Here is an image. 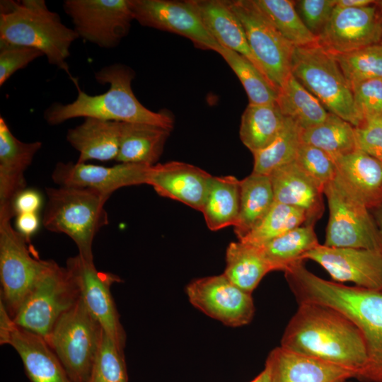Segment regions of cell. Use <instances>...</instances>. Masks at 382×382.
<instances>
[{
	"instance_id": "cell-1",
	"label": "cell",
	"mask_w": 382,
	"mask_h": 382,
	"mask_svg": "<svg viewBox=\"0 0 382 382\" xmlns=\"http://www.w3.org/2000/svg\"><path fill=\"white\" fill-rule=\"evenodd\" d=\"M280 346L352 369L356 376L366 360L365 342L357 326L340 311L313 303H299Z\"/></svg>"
},
{
	"instance_id": "cell-2",
	"label": "cell",
	"mask_w": 382,
	"mask_h": 382,
	"mask_svg": "<svg viewBox=\"0 0 382 382\" xmlns=\"http://www.w3.org/2000/svg\"><path fill=\"white\" fill-rule=\"evenodd\" d=\"M132 69L122 64L105 66L95 73L100 84H109L108 90L91 96L76 86L78 95L70 103H54L44 112V118L51 125H57L76 117H94L120 122L146 123L172 130L173 120L163 111L146 108L135 96L132 81Z\"/></svg>"
},
{
	"instance_id": "cell-3",
	"label": "cell",
	"mask_w": 382,
	"mask_h": 382,
	"mask_svg": "<svg viewBox=\"0 0 382 382\" xmlns=\"http://www.w3.org/2000/svg\"><path fill=\"white\" fill-rule=\"evenodd\" d=\"M79 36L52 11L45 0H1L0 42L41 51L50 64L62 69L78 85L66 62Z\"/></svg>"
},
{
	"instance_id": "cell-4",
	"label": "cell",
	"mask_w": 382,
	"mask_h": 382,
	"mask_svg": "<svg viewBox=\"0 0 382 382\" xmlns=\"http://www.w3.org/2000/svg\"><path fill=\"white\" fill-rule=\"evenodd\" d=\"M42 224L52 232L64 233L75 243L79 255L93 261V243L108 224L105 205L110 195L71 187L46 188Z\"/></svg>"
},
{
	"instance_id": "cell-5",
	"label": "cell",
	"mask_w": 382,
	"mask_h": 382,
	"mask_svg": "<svg viewBox=\"0 0 382 382\" xmlns=\"http://www.w3.org/2000/svg\"><path fill=\"white\" fill-rule=\"evenodd\" d=\"M316 301L347 316L361 331L366 360L355 378L362 382H382V290L324 281Z\"/></svg>"
},
{
	"instance_id": "cell-6",
	"label": "cell",
	"mask_w": 382,
	"mask_h": 382,
	"mask_svg": "<svg viewBox=\"0 0 382 382\" xmlns=\"http://www.w3.org/2000/svg\"><path fill=\"white\" fill-rule=\"evenodd\" d=\"M291 73L330 113L355 128L364 125L352 91L337 61L318 42L294 47Z\"/></svg>"
},
{
	"instance_id": "cell-7",
	"label": "cell",
	"mask_w": 382,
	"mask_h": 382,
	"mask_svg": "<svg viewBox=\"0 0 382 382\" xmlns=\"http://www.w3.org/2000/svg\"><path fill=\"white\" fill-rule=\"evenodd\" d=\"M104 331L81 298L45 339L71 382H89Z\"/></svg>"
},
{
	"instance_id": "cell-8",
	"label": "cell",
	"mask_w": 382,
	"mask_h": 382,
	"mask_svg": "<svg viewBox=\"0 0 382 382\" xmlns=\"http://www.w3.org/2000/svg\"><path fill=\"white\" fill-rule=\"evenodd\" d=\"M78 286L66 267L47 265L13 320L45 340L60 317L79 300Z\"/></svg>"
},
{
	"instance_id": "cell-9",
	"label": "cell",
	"mask_w": 382,
	"mask_h": 382,
	"mask_svg": "<svg viewBox=\"0 0 382 382\" xmlns=\"http://www.w3.org/2000/svg\"><path fill=\"white\" fill-rule=\"evenodd\" d=\"M323 194L330 213L323 245L381 250L377 227L369 207L337 175L325 185Z\"/></svg>"
},
{
	"instance_id": "cell-10",
	"label": "cell",
	"mask_w": 382,
	"mask_h": 382,
	"mask_svg": "<svg viewBox=\"0 0 382 382\" xmlns=\"http://www.w3.org/2000/svg\"><path fill=\"white\" fill-rule=\"evenodd\" d=\"M244 28L260 71L278 89L291 74L294 45L286 40L254 0H227Z\"/></svg>"
},
{
	"instance_id": "cell-11",
	"label": "cell",
	"mask_w": 382,
	"mask_h": 382,
	"mask_svg": "<svg viewBox=\"0 0 382 382\" xmlns=\"http://www.w3.org/2000/svg\"><path fill=\"white\" fill-rule=\"evenodd\" d=\"M28 243L11 221H0L1 300L12 318L48 262L33 253Z\"/></svg>"
},
{
	"instance_id": "cell-12",
	"label": "cell",
	"mask_w": 382,
	"mask_h": 382,
	"mask_svg": "<svg viewBox=\"0 0 382 382\" xmlns=\"http://www.w3.org/2000/svg\"><path fill=\"white\" fill-rule=\"evenodd\" d=\"M63 9L79 37L105 49L117 47L134 20L129 0H65Z\"/></svg>"
},
{
	"instance_id": "cell-13",
	"label": "cell",
	"mask_w": 382,
	"mask_h": 382,
	"mask_svg": "<svg viewBox=\"0 0 382 382\" xmlns=\"http://www.w3.org/2000/svg\"><path fill=\"white\" fill-rule=\"evenodd\" d=\"M66 267L74 279L85 306L104 332L124 349L126 334L120 320L111 286L122 282L116 274L96 269L94 262L79 254L66 260Z\"/></svg>"
},
{
	"instance_id": "cell-14",
	"label": "cell",
	"mask_w": 382,
	"mask_h": 382,
	"mask_svg": "<svg viewBox=\"0 0 382 382\" xmlns=\"http://www.w3.org/2000/svg\"><path fill=\"white\" fill-rule=\"evenodd\" d=\"M185 291L195 308L227 326L245 325L254 316L252 294L238 287L224 274L195 279Z\"/></svg>"
},
{
	"instance_id": "cell-15",
	"label": "cell",
	"mask_w": 382,
	"mask_h": 382,
	"mask_svg": "<svg viewBox=\"0 0 382 382\" xmlns=\"http://www.w3.org/2000/svg\"><path fill=\"white\" fill-rule=\"evenodd\" d=\"M134 20L143 26L175 33L197 48L217 52L221 45L204 27L192 0H129Z\"/></svg>"
},
{
	"instance_id": "cell-16",
	"label": "cell",
	"mask_w": 382,
	"mask_h": 382,
	"mask_svg": "<svg viewBox=\"0 0 382 382\" xmlns=\"http://www.w3.org/2000/svg\"><path fill=\"white\" fill-rule=\"evenodd\" d=\"M342 8L335 6L318 37V42L332 54H345L380 44L382 28L378 6Z\"/></svg>"
},
{
	"instance_id": "cell-17",
	"label": "cell",
	"mask_w": 382,
	"mask_h": 382,
	"mask_svg": "<svg viewBox=\"0 0 382 382\" xmlns=\"http://www.w3.org/2000/svg\"><path fill=\"white\" fill-rule=\"evenodd\" d=\"M305 260L317 262L338 283L382 290V250L319 244L304 255Z\"/></svg>"
},
{
	"instance_id": "cell-18",
	"label": "cell",
	"mask_w": 382,
	"mask_h": 382,
	"mask_svg": "<svg viewBox=\"0 0 382 382\" xmlns=\"http://www.w3.org/2000/svg\"><path fill=\"white\" fill-rule=\"evenodd\" d=\"M151 166L119 163L105 167L78 161L58 162L52 178L61 187L90 189L111 196L121 187L146 184Z\"/></svg>"
},
{
	"instance_id": "cell-19",
	"label": "cell",
	"mask_w": 382,
	"mask_h": 382,
	"mask_svg": "<svg viewBox=\"0 0 382 382\" xmlns=\"http://www.w3.org/2000/svg\"><path fill=\"white\" fill-rule=\"evenodd\" d=\"M42 145L40 141L18 139L5 119L0 117V221L14 217V199L26 189L25 172Z\"/></svg>"
},
{
	"instance_id": "cell-20",
	"label": "cell",
	"mask_w": 382,
	"mask_h": 382,
	"mask_svg": "<svg viewBox=\"0 0 382 382\" xmlns=\"http://www.w3.org/2000/svg\"><path fill=\"white\" fill-rule=\"evenodd\" d=\"M212 177L192 164L170 161L151 166L146 185H151L161 197L201 212Z\"/></svg>"
},
{
	"instance_id": "cell-21",
	"label": "cell",
	"mask_w": 382,
	"mask_h": 382,
	"mask_svg": "<svg viewBox=\"0 0 382 382\" xmlns=\"http://www.w3.org/2000/svg\"><path fill=\"white\" fill-rule=\"evenodd\" d=\"M271 382H346L355 378L352 369L296 353L279 346L265 361Z\"/></svg>"
},
{
	"instance_id": "cell-22",
	"label": "cell",
	"mask_w": 382,
	"mask_h": 382,
	"mask_svg": "<svg viewBox=\"0 0 382 382\" xmlns=\"http://www.w3.org/2000/svg\"><path fill=\"white\" fill-rule=\"evenodd\" d=\"M1 345H11L21 357L30 382H71L59 359L41 336L15 323L0 337Z\"/></svg>"
},
{
	"instance_id": "cell-23",
	"label": "cell",
	"mask_w": 382,
	"mask_h": 382,
	"mask_svg": "<svg viewBox=\"0 0 382 382\" xmlns=\"http://www.w3.org/2000/svg\"><path fill=\"white\" fill-rule=\"evenodd\" d=\"M275 202L304 210L308 224L323 214V191L294 161L280 166L269 175Z\"/></svg>"
},
{
	"instance_id": "cell-24",
	"label": "cell",
	"mask_w": 382,
	"mask_h": 382,
	"mask_svg": "<svg viewBox=\"0 0 382 382\" xmlns=\"http://www.w3.org/2000/svg\"><path fill=\"white\" fill-rule=\"evenodd\" d=\"M337 177L371 209L382 201V163L356 149L333 158Z\"/></svg>"
},
{
	"instance_id": "cell-25",
	"label": "cell",
	"mask_w": 382,
	"mask_h": 382,
	"mask_svg": "<svg viewBox=\"0 0 382 382\" xmlns=\"http://www.w3.org/2000/svg\"><path fill=\"white\" fill-rule=\"evenodd\" d=\"M120 122L86 117L70 128L66 140L79 153L78 162L116 160L120 147Z\"/></svg>"
},
{
	"instance_id": "cell-26",
	"label": "cell",
	"mask_w": 382,
	"mask_h": 382,
	"mask_svg": "<svg viewBox=\"0 0 382 382\" xmlns=\"http://www.w3.org/2000/svg\"><path fill=\"white\" fill-rule=\"evenodd\" d=\"M209 34L222 47L245 57L260 69L244 28L227 0H192Z\"/></svg>"
},
{
	"instance_id": "cell-27",
	"label": "cell",
	"mask_w": 382,
	"mask_h": 382,
	"mask_svg": "<svg viewBox=\"0 0 382 382\" xmlns=\"http://www.w3.org/2000/svg\"><path fill=\"white\" fill-rule=\"evenodd\" d=\"M171 130L137 122H120L116 161L154 166L159 160Z\"/></svg>"
},
{
	"instance_id": "cell-28",
	"label": "cell",
	"mask_w": 382,
	"mask_h": 382,
	"mask_svg": "<svg viewBox=\"0 0 382 382\" xmlns=\"http://www.w3.org/2000/svg\"><path fill=\"white\" fill-rule=\"evenodd\" d=\"M274 202L269 175L253 172L241 180L239 212L233 226L238 240L243 238L260 223Z\"/></svg>"
},
{
	"instance_id": "cell-29",
	"label": "cell",
	"mask_w": 382,
	"mask_h": 382,
	"mask_svg": "<svg viewBox=\"0 0 382 382\" xmlns=\"http://www.w3.org/2000/svg\"><path fill=\"white\" fill-rule=\"evenodd\" d=\"M241 180L233 175L213 176L201 209L209 229L234 226L239 212Z\"/></svg>"
},
{
	"instance_id": "cell-30",
	"label": "cell",
	"mask_w": 382,
	"mask_h": 382,
	"mask_svg": "<svg viewBox=\"0 0 382 382\" xmlns=\"http://www.w3.org/2000/svg\"><path fill=\"white\" fill-rule=\"evenodd\" d=\"M272 269L257 246L231 242L226 252L224 274L242 290L252 294Z\"/></svg>"
},
{
	"instance_id": "cell-31",
	"label": "cell",
	"mask_w": 382,
	"mask_h": 382,
	"mask_svg": "<svg viewBox=\"0 0 382 382\" xmlns=\"http://www.w3.org/2000/svg\"><path fill=\"white\" fill-rule=\"evenodd\" d=\"M276 103L282 114L291 119L302 130L322 123L329 114L291 73L279 88Z\"/></svg>"
},
{
	"instance_id": "cell-32",
	"label": "cell",
	"mask_w": 382,
	"mask_h": 382,
	"mask_svg": "<svg viewBox=\"0 0 382 382\" xmlns=\"http://www.w3.org/2000/svg\"><path fill=\"white\" fill-rule=\"evenodd\" d=\"M285 117L277 103L248 104L241 121L240 139L255 154L267 146L282 129Z\"/></svg>"
},
{
	"instance_id": "cell-33",
	"label": "cell",
	"mask_w": 382,
	"mask_h": 382,
	"mask_svg": "<svg viewBox=\"0 0 382 382\" xmlns=\"http://www.w3.org/2000/svg\"><path fill=\"white\" fill-rule=\"evenodd\" d=\"M318 245L313 225L304 224L257 247L272 271L284 272Z\"/></svg>"
},
{
	"instance_id": "cell-34",
	"label": "cell",
	"mask_w": 382,
	"mask_h": 382,
	"mask_svg": "<svg viewBox=\"0 0 382 382\" xmlns=\"http://www.w3.org/2000/svg\"><path fill=\"white\" fill-rule=\"evenodd\" d=\"M301 141L321 149L332 159L357 149L355 127L330 112L322 123L302 130Z\"/></svg>"
},
{
	"instance_id": "cell-35",
	"label": "cell",
	"mask_w": 382,
	"mask_h": 382,
	"mask_svg": "<svg viewBox=\"0 0 382 382\" xmlns=\"http://www.w3.org/2000/svg\"><path fill=\"white\" fill-rule=\"evenodd\" d=\"M241 82L249 104L270 105L277 102L279 89L250 60L242 54L221 46L217 51Z\"/></svg>"
},
{
	"instance_id": "cell-36",
	"label": "cell",
	"mask_w": 382,
	"mask_h": 382,
	"mask_svg": "<svg viewBox=\"0 0 382 382\" xmlns=\"http://www.w3.org/2000/svg\"><path fill=\"white\" fill-rule=\"evenodd\" d=\"M301 132L291 119L285 117L284 125L275 139L253 154V172L269 175L276 168L294 161L301 144Z\"/></svg>"
},
{
	"instance_id": "cell-37",
	"label": "cell",
	"mask_w": 382,
	"mask_h": 382,
	"mask_svg": "<svg viewBox=\"0 0 382 382\" xmlns=\"http://www.w3.org/2000/svg\"><path fill=\"white\" fill-rule=\"evenodd\" d=\"M279 33L295 47L318 42L298 14L294 1L289 0H254Z\"/></svg>"
},
{
	"instance_id": "cell-38",
	"label": "cell",
	"mask_w": 382,
	"mask_h": 382,
	"mask_svg": "<svg viewBox=\"0 0 382 382\" xmlns=\"http://www.w3.org/2000/svg\"><path fill=\"white\" fill-rule=\"evenodd\" d=\"M303 224H308L304 210L274 202L260 223L238 241L260 246Z\"/></svg>"
},
{
	"instance_id": "cell-39",
	"label": "cell",
	"mask_w": 382,
	"mask_h": 382,
	"mask_svg": "<svg viewBox=\"0 0 382 382\" xmlns=\"http://www.w3.org/2000/svg\"><path fill=\"white\" fill-rule=\"evenodd\" d=\"M332 55L351 89L361 82L382 78L381 43L348 53Z\"/></svg>"
},
{
	"instance_id": "cell-40",
	"label": "cell",
	"mask_w": 382,
	"mask_h": 382,
	"mask_svg": "<svg viewBox=\"0 0 382 382\" xmlns=\"http://www.w3.org/2000/svg\"><path fill=\"white\" fill-rule=\"evenodd\" d=\"M89 382H128L124 349L105 332Z\"/></svg>"
},
{
	"instance_id": "cell-41",
	"label": "cell",
	"mask_w": 382,
	"mask_h": 382,
	"mask_svg": "<svg viewBox=\"0 0 382 382\" xmlns=\"http://www.w3.org/2000/svg\"><path fill=\"white\" fill-rule=\"evenodd\" d=\"M295 162L323 192L325 185L337 175L333 159L325 151L311 145L301 144Z\"/></svg>"
},
{
	"instance_id": "cell-42",
	"label": "cell",
	"mask_w": 382,
	"mask_h": 382,
	"mask_svg": "<svg viewBox=\"0 0 382 382\" xmlns=\"http://www.w3.org/2000/svg\"><path fill=\"white\" fill-rule=\"evenodd\" d=\"M352 91L356 109L364 122L382 117V78L361 82Z\"/></svg>"
},
{
	"instance_id": "cell-43",
	"label": "cell",
	"mask_w": 382,
	"mask_h": 382,
	"mask_svg": "<svg viewBox=\"0 0 382 382\" xmlns=\"http://www.w3.org/2000/svg\"><path fill=\"white\" fill-rule=\"evenodd\" d=\"M44 56L35 48L0 42V86L17 71Z\"/></svg>"
},
{
	"instance_id": "cell-44",
	"label": "cell",
	"mask_w": 382,
	"mask_h": 382,
	"mask_svg": "<svg viewBox=\"0 0 382 382\" xmlns=\"http://www.w3.org/2000/svg\"><path fill=\"white\" fill-rule=\"evenodd\" d=\"M304 25L317 37L330 20L336 0H300L294 1Z\"/></svg>"
},
{
	"instance_id": "cell-45",
	"label": "cell",
	"mask_w": 382,
	"mask_h": 382,
	"mask_svg": "<svg viewBox=\"0 0 382 382\" xmlns=\"http://www.w3.org/2000/svg\"><path fill=\"white\" fill-rule=\"evenodd\" d=\"M357 149L382 161V117L355 128Z\"/></svg>"
},
{
	"instance_id": "cell-46",
	"label": "cell",
	"mask_w": 382,
	"mask_h": 382,
	"mask_svg": "<svg viewBox=\"0 0 382 382\" xmlns=\"http://www.w3.org/2000/svg\"><path fill=\"white\" fill-rule=\"evenodd\" d=\"M42 204L40 192L33 189H25L15 198L13 204L14 216L24 213H37Z\"/></svg>"
},
{
	"instance_id": "cell-47",
	"label": "cell",
	"mask_w": 382,
	"mask_h": 382,
	"mask_svg": "<svg viewBox=\"0 0 382 382\" xmlns=\"http://www.w3.org/2000/svg\"><path fill=\"white\" fill-rule=\"evenodd\" d=\"M16 217V230L30 242L40 226L37 213L20 214Z\"/></svg>"
},
{
	"instance_id": "cell-48",
	"label": "cell",
	"mask_w": 382,
	"mask_h": 382,
	"mask_svg": "<svg viewBox=\"0 0 382 382\" xmlns=\"http://www.w3.org/2000/svg\"><path fill=\"white\" fill-rule=\"evenodd\" d=\"M372 0H336V6L342 8H360L376 4Z\"/></svg>"
},
{
	"instance_id": "cell-49",
	"label": "cell",
	"mask_w": 382,
	"mask_h": 382,
	"mask_svg": "<svg viewBox=\"0 0 382 382\" xmlns=\"http://www.w3.org/2000/svg\"><path fill=\"white\" fill-rule=\"evenodd\" d=\"M371 209H374L373 212L371 214L377 227L381 249L382 250V201Z\"/></svg>"
},
{
	"instance_id": "cell-50",
	"label": "cell",
	"mask_w": 382,
	"mask_h": 382,
	"mask_svg": "<svg viewBox=\"0 0 382 382\" xmlns=\"http://www.w3.org/2000/svg\"><path fill=\"white\" fill-rule=\"evenodd\" d=\"M250 382H271L270 370L265 365L264 369Z\"/></svg>"
},
{
	"instance_id": "cell-51",
	"label": "cell",
	"mask_w": 382,
	"mask_h": 382,
	"mask_svg": "<svg viewBox=\"0 0 382 382\" xmlns=\"http://www.w3.org/2000/svg\"><path fill=\"white\" fill-rule=\"evenodd\" d=\"M378 6L379 12H380L381 28H382V1H378ZM381 44L382 45V39H381Z\"/></svg>"
},
{
	"instance_id": "cell-52",
	"label": "cell",
	"mask_w": 382,
	"mask_h": 382,
	"mask_svg": "<svg viewBox=\"0 0 382 382\" xmlns=\"http://www.w3.org/2000/svg\"><path fill=\"white\" fill-rule=\"evenodd\" d=\"M381 161V163H382V161Z\"/></svg>"
}]
</instances>
